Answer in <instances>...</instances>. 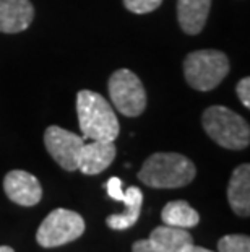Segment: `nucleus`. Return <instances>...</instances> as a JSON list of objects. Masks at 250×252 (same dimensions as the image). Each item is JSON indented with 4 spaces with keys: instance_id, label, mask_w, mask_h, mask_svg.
<instances>
[{
    "instance_id": "obj_15",
    "label": "nucleus",
    "mask_w": 250,
    "mask_h": 252,
    "mask_svg": "<svg viewBox=\"0 0 250 252\" xmlns=\"http://www.w3.org/2000/svg\"><path fill=\"white\" fill-rule=\"evenodd\" d=\"M161 218L164 224L184 229L195 228L200 223L198 212L185 200H172L166 203V207L161 212Z\"/></svg>"
},
{
    "instance_id": "obj_14",
    "label": "nucleus",
    "mask_w": 250,
    "mask_h": 252,
    "mask_svg": "<svg viewBox=\"0 0 250 252\" xmlns=\"http://www.w3.org/2000/svg\"><path fill=\"white\" fill-rule=\"evenodd\" d=\"M148 239L166 252H182L190 244H194V236L187 229L169 224L154 228Z\"/></svg>"
},
{
    "instance_id": "obj_18",
    "label": "nucleus",
    "mask_w": 250,
    "mask_h": 252,
    "mask_svg": "<svg viewBox=\"0 0 250 252\" xmlns=\"http://www.w3.org/2000/svg\"><path fill=\"white\" fill-rule=\"evenodd\" d=\"M106 190H108V195L114 200H124V189H122V181L119 178H111L106 182Z\"/></svg>"
},
{
    "instance_id": "obj_8",
    "label": "nucleus",
    "mask_w": 250,
    "mask_h": 252,
    "mask_svg": "<svg viewBox=\"0 0 250 252\" xmlns=\"http://www.w3.org/2000/svg\"><path fill=\"white\" fill-rule=\"evenodd\" d=\"M3 190L10 200L21 207H34L42 198L38 178L23 169H13L5 176Z\"/></svg>"
},
{
    "instance_id": "obj_9",
    "label": "nucleus",
    "mask_w": 250,
    "mask_h": 252,
    "mask_svg": "<svg viewBox=\"0 0 250 252\" xmlns=\"http://www.w3.org/2000/svg\"><path fill=\"white\" fill-rule=\"evenodd\" d=\"M115 153L114 142L91 140L89 143H83L78 157V169L86 176H96L112 164Z\"/></svg>"
},
{
    "instance_id": "obj_4",
    "label": "nucleus",
    "mask_w": 250,
    "mask_h": 252,
    "mask_svg": "<svg viewBox=\"0 0 250 252\" xmlns=\"http://www.w3.org/2000/svg\"><path fill=\"white\" fill-rule=\"evenodd\" d=\"M229 59L221 51H195L185 57L184 75L194 90L211 91L229 73Z\"/></svg>"
},
{
    "instance_id": "obj_3",
    "label": "nucleus",
    "mask_w": 250,
    "mask_h": 252,
    "mask_svg": "<svg viewBox=\"0 0 250 252\" xmlns=\"http://www.w3.org/2000/svg\"><path fill=\"white\" fill-rule=\"evenodd\" d=\"M205 132L213 142L227 150H244L250 143L249 122L224 106H211L201 117Z\"/></svg>"
},
{
    "instance_id": "obj_7",
    "label": "nucleus",
    "mask_w": 250,
    "mask_h": 252,
    "mask_svg": "<svg viewBox=\"0 0 250 252\" xmlns=\"http://www.w3.org/2000/svg\"><path fill=\"white\" fill-rule=\"evenodd\" d=\"M84 138L58 126H51L44 132V145L54 161L65 171L78 169V157Z\"/></svg>"
},
{
    "instance_id": "obj_5",
    "label": "nucleus",
    "mask_w": 250,
    "mask_h": 252,
    "mask_svg": "<svg viewBox=\"0 0 250 252\" xmlns=\"http://www.w3.org/2000/svg\"><path fill=\"white\" fill-rule=\"evenodd\" d=\"M84 233V220L80 213L67 208H56L39 224L36 241L41 248H60L77 241Z\"/></svg>"
},
{
    "instance_id": "obj_2",
    "label": "nucleus",
    "mask_w": 250,
    "mask_h": 252,
    "mask_svg": "<svg viewBox=\"0 0 250 252\" xmlns=\"http://www.w3.org/2000/svg\"><path fill=\"white\" fill-rule=\"evenodd\" d=\"M195 164L180 153H154L145 159L138 179L153 189H179L195 179Z\"/></svg>"
},
{
    "instance_id": "obj_10",
    "label": "nucleus",
    "mask_w": 250,
    "mask_h": 252,
    "mask_svg": "<svg viewBox=\"0 0 250 252\" xmlns=\"http://www.w3.org/2000/svg\"><path fill=\"white\" fill-rule=\"evenodd\" d=\"M34 7L29 0H0V33H20L31 25Z\"/></svg>"
},
{
    "instance_id": "obj_13",
    "label": "nucleus",
    "mask_w": 250,
    "mask_h": 252,
    "mask_svg": "<svg viewBox=\"0 0 250 252\" xmlns=\"http://www.w3.org/2000/svg\"><path fill=\"white\" fill-rule=\"evenodd\" d=\"M122 202L125 203V212L117 213V215H109L106 218V224L111 229H115V231L129 229L138 221L143 205V192L138 187L132 186L124 190V200Z\"/></svg>"
},
{
    "instance_id": "obj_17",
    "label": "nucleus",
    "mask_w": 250,
    "mask_h": 252,
    "mask_svg": "<svg viewBox=\"0 0 250 252\" xmlns=\"http://www.w3.org/2000/svg\"><path fill=\"white\" fill-rule=\"evenodd\" d=\"M161 3L163 0H124L125 8L137 15L150 13L153 10H156Z\"/></svg>"
},
{
    "instance_id": "obj_20",
    "label": "nucleus",
    "mask_w": 250,
    "mask_h": 252,
    "mask_svg": "<svg viewBox=\"0 0 250 252\" xmlns=\"http://www.w3.org/2000/svg\"><path fill=\"white\" fill-rule=\"evenodd\" d=\"M132 252H166L156 244H153L150 239H140L132 246Z\"/></svg>"
},
{
    "instance_id": "obj_12",
    "label": "nucleus",
    "mask_w": 250,
    "mask_h": 252,
    "mask_svg": "<svg viewBox=\"0 0 250 252\" xmlns=\"http://www.w3.org/2000/svg\"><path fill=\"white\" fill-rule=\"evenodd\" d=\"M211 0H177V20L184 33L198 34L206 23Z\"/></svg>"
},
{
    "instance_id": "obj_11",
    "label": "nucleus",
    "mask_w": 250,
    "mask_h": 252,
    "mask_svg": "<svg viewBox=\"0 0 250 252\" xmlns=\"http://www.w3.org/2000/svg\"><path fill=\"white\" fill-rule=\"evenodd\" d=\"M227 202L236 215L244 218L250 215V166L247 163L234 169L227 186Z\"/></svg>"
},
{
    "instance_id": "obj_21",
    "label": "nucleus",
    "mask_w": 250,
    "mask_h": 252,
    "mask_svg": "<svg viewBox=\"0 0 250 252\" xmlns=\"http://www.w3.org/2000/svg\"><path fill=\"white\" fill-rule=\"evenodd\" d=\"M182 252H213V251L205 249V248H200V246H195V244H190L189 248H185Z\"/></svg>"
},
{
    "instance_id": "obj_19",
    "label": "nucleus",
    "mask_w": 250,
    "mask_h": 252,
    "mask_svg": "<svg viewBox=\"0 0 250 252\" xmlns=\"http://www.w3.org/2000/svg\"><path fill=\"white\" fill-rule=\"evenodd\" d=\"M236 93L239 96V99H241V103L249 109L250 108V78L249 77L242 78L241 82L237 83Z\"/></svg>"
},
{
    "instance_id": "obj_1",
    "label": "nucleus",
    "mask_w": 250,
    "mask_h": 252,
    "mask_svg": "<svg viewBox=\"0 0 250 252\" xmlns=\"http://www.w3.org/2000/svg\"><path fill=\"white\" fill-rule=\"evenodd\" d=\"M77 112L83 138L114 142L119 137L120 126L112 106L96 91H78Z\"/></svg>"
},
{
    "instance_id": "obj_16",
    "label": "nucleus",
    "mask_w": 250,
    "mask_h": 252,
    "mask_svg": "<svg viewBox=\"0 0 250 252\" xmlns=\"http://www.w3.org/2000/svg\"><path fill=\"white\" fill-rule=\"evenodd\" d=\"M218 252H250V238L246 234H226L218 241Z\"/></svg>"
},
{
    "instance_id": "obj_22",
    "label": "nucleus",
    "mask_w": 250,
    "mask_h": 252,
    "mask_svg": "<svg viewBox=\"0 0 250 252\" xmlns=\"http://www.w3.org/2000/svg\"><path fill=\"white\" fill-rule=\"evenodd\" d=\"M0 252H15L12 248H8V246H0Z\"/></svg>"
},
{
    "instance_id": "obj_6",
    "label": "nucleus",
    "mask_w": 250,
    "mask_h": 252,
    "mask_svg": "<svg viewBox=\"0 0 250 252\" xmlns=\"http://www.w3.org/2000/svg\"><path fill=\"white\" fill-rule=\"evenodd\" d=\"M109 96L115 109L127 117L140 116L146 108V91L141 80L129 68H120L109 78Z\"/></svg>"
}]
</instances>
